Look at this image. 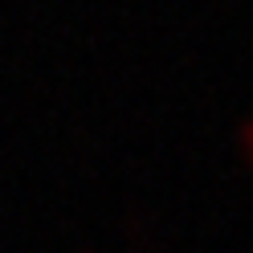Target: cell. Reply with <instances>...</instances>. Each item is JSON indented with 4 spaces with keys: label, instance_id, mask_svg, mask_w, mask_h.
<instances>
[{
    "label": "cell",
    "instance_id": "1",
    "mask_svg": "<svg viewBox=\"0 0 253 253\" xmlns=\"http://www.w3.org/2000/svg\"><path fill=\"white\" fill-rule=\"evenodd\" d=\"M241 143H245V151H249V160H253V119L241 126Z\"/></svg>",
    "mask_w": 253,
    "mask_h": 253
}]
</instances>
